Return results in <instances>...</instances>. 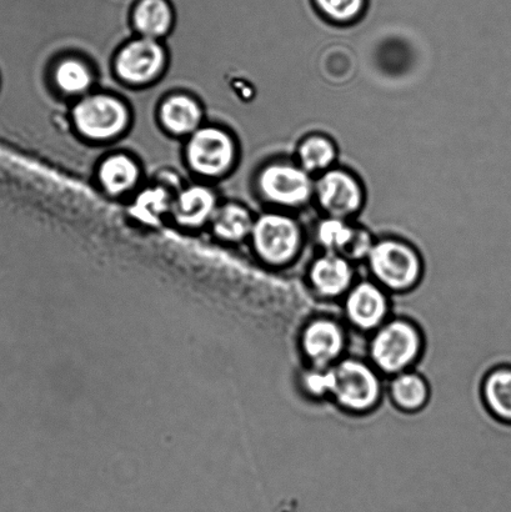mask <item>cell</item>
<instances>
[{"label": "cell", "instance_id": "4fadbf2b", "mask_svg": "<svg viewBox=\"0 0 511 512\" xmlns=\"http://www.w3.org/2000/svg\"><path fill=\"white\" fill-rule=\"evenodd\" d=\"M353 279L354 271L350 260L339 254L325 252L310 265V285L324 298L347 295L352 289Z\"/></svg>", "mask_w": 511, "mask_h": 512}, {"label": "cell", "instance_id": "6da1fadb", "mask_svg": "<svg viewBox=\"0 0 511 512\" xmlns=\"http://www.w3.org/2000/svg\"><path fill=\"white\" fill-rule=\"evenodd\" d=\"M422 331L407 319L387 320L374 331L369 356L375 369L388 375L410 370L422 355Z\"/></svg>", "mask_w": 511, "mask_h": 512}, {"label": "cell", "instance_id": "44dd1931", "mask_svg": "<svg viewBox=\"0 0 511 512\" xmlns=\"http://www.w3.org/2000/svg\"><path fill=\"white\" fill-rule=\"evenodd\" d=\"M55 85L70 97H84L93 87L94 77L88 64L77 58L60 60L53 73Z\"/></svg>", "mask_w": 511, "mask_h": 512}, {"label": "cell", "instance_id": "603a6c76", "mask_svg": "<svg viewBox=\"0 0 511 512\" xmlns=\"http://www.w3.org/2000/svg\"><path fill=\"white\" fill-rule=\"evenodd\" d=\"M313 8L324 20L347 25L358 22L367 12L369 0H310Z\"/></svg>", "mask_w": 511, "mask_h": 512}, {"label": "cell", "instance_id": "30bf717a", "mask_svg": "<svg viewBox=\"0 0 511 512\" xmlns=\"http://www.w3.org/2000/svg\"><path fill=\"white\" fill-rule=\"evenodd\" d=\"M344 309L349 323L355 328L375 331L388 319L390 303L387 291L374 281H360L345 296Z\"/></svg>", "mask_w": 511, "mask_h": 512}, {"label": "cell", "instance_id": "9a60e30c", "mask_svg": "<svg viewBox=\"0 0 511 512\" xmlns=\"http://www.w3.org/2000/svg\"><path fill=\"white\" fill-rule=\"evenodd\" d=\"M203 109L187 94H174L160 104L159 120L169 133L189 137L202 127Z\"/></svg>", "mask_w": 511, "mask_h": 512}, {"label": "cell", "instance_id": "2e32d148", "mask_svg": "<svg viewBox=\"0 0 511 512\" xmlns=\"http://www.w3.org/2000/svg\"><path fill=\"white\" fill-rule=\"evenodd\" d=\"M98 179L110 195H123L137 187L140 168L129 155L113 154L99 164Z\"/></svg>", "mask_w": 511, "mask_h": 512}, {"label": "cell", "instance_id": "7a4b0ae2", "mask_svg": "<svg viewBox=\"0 0 511 512\" xmlns=\"http://www.w3.org/2000/svg\"><path fill=\"white\" fill-rule=\"evenodd\" d=\"M330 396L339 408L352 414L373 410L382 398V381L377 369L363 360L348 358L330 366Z\"/></svg>", "mask_w": 511, "mask_h": 512}, {"label": "cell", "instance_id": "5bb4252c", "mask_svg": "<svg viewBox=\"0 0 511 512\" xmlns=\"http://www.w3.org/2000/svg\"><path fill=\"white\" fill-rule=\"evenodd\" d=\"M219 207L217 195L205 185L183 189L172 203L175 220L184 227L197 228L212 220Z\"/></svg>", "mask_w": 511, "mask_h": 512}, {"label": "cell", "instance_id": "52a82bcc", "mask_svg": "<svg viewBox=\"0 0 511 512\" xmlns=\"http://www.w3.org/2000/svg\"><path fill=\"white\" fill-rule=\"evenodd\" d=\"M258 190L265 202L282 208H300L314 195V183L309 173L288 162H274L260 170Z\"/></svg>", "mask_w": 511, "mask_h": 512}, {"label": "cell", "instance_id": "3957f363", "mask_svg": "<svg viewBox=\"0 0 511 512\" xmlns=\"http://www.w3.org/2000/svg\"><path fill=\"white\" fill-rule=\"evenodd\" d=\"M368 263L377 283L397 293L413 289L422 279V258L402 240L383 239L374 243Z\"/></svg>", "mask_w": 511, "mask_h": 512}, {"label": "cell", "instance_id": "e0dca14e", "mask_svg": "<svg viewBox=\"0 0 511 512\" xmlns=\"http://www.w3.org/2000/svg\"><path fill=\"white\" fill-rule=\"evenodd\" d=\"M254 222L250 210L238 203L220 205L210 220L214 234L225 242H242L250 237Z\"/></svg>", "mask_w": 511, "mask_h": 512}, {"label": "cell", "instance_id": "9c48e42d", "mask_svg": "<svg viewBox=\"0 0 511 512\" xmlns=\"http://www.w3.org/2000/svg\"><path fill=\"white\" fill-rule=\"evenodd\" d=\"M167 64V52L159 40L139 37L120 48L114 70L124 83L144 85L154 82Z\"/></svg>", "mask_w": 511, "mask_h": 512}, {"label": "cell", "instance_id": "8fae6325", "mask_svg": "<svg viewBox=\"0 0 511 512\" xmlns=\"http://www.w3.org/2000/svg\"><path fill=\"white\" fill-rule=\"evenodd\" d=\"M345 333L337 321L318 318L305 326L300 336L305 358L313 368L327 369L337 364L345 349Z\"/></svg>", "mask_w": 511, "mask_h": 512}, {"label": "cell", "instance_id": "cb8c5ba5", "mask_svg": "<svg viewBox=\"0 0 511 512\" xmlns=\"http://www.w3.org/2000/svg\"><path fill=\"white\" fill-rule=\"evenodd\" d=\"M303 385L310 395L317 396V398L330 395V389H332L330 368L309 370L304 375Z\"/></svg>", "mask_w": 511, "mask_h": 512}, {"label": "cell", "instance_id": "5b68a950", "mask_svg": "<svg viewBox=\"0 0 511 512\" xmlns=\"http://www.w3.org/2000/svg\"><path fill=\"white\" fill-rule=\"evenodd\" d=\"M250 238L259 258L270 265H287L302 250V229L293 218L282 213L260 215L255 219Z\"/></svg>", "mask_w": 511, "mask_h": 512}, {"label": "cell", "instance_id": "7402d4cb", "mask_svg": "<svg viewBox=\"0 0 511 512\" xmlns=\"http://www.w3.org/2000/svg\"><path fill=\"white\" fill-rule=\"evenodd\" d=\"M337 159V148L324 135L313 134L304 138L298 147V162L305 172L324 173Z\"/></svg>", "mask_w": 511, "mask_h": 512}, {"label": "cell", "instance_id": "ba28073f", "mask_svg": "<svg viewBox=\"0 0 511 512\" xmlns=\"http://www.w3.org/2000/svg\"><path fill=\"white\" fill-rule=\"evenodd\" d=\"M314 197L329 218L348 220L364 204V190L359 180L344 169H329L314 183Z\"/></svg>", "mask_w": 511, "mask_h": 512}, {"label": "cell", "instance_id": "ffe728a7", "mask_svg": "<svg viewBox=\"0 0 511 512\" xmlns=\"http://www.w3.org/2000/svg\"><path fill=\"white\" fill-rule=\"evenodd\" d=\"M483 399L495 419L511 425V365L489 371L483 381Z\"/></svg>", "mask_w": 511, "mask_h": 512}, {"label": "cell", "instance_id": "ac0fdd59", "mask_svg": "<svg viewBox=\"0 0 511 512\" xmlns=\"http://www.w3.org/2000/svg\"><path fill=\"white\" fill-rule=\"evenodd\" d=\"M173 10L167 0H142L133 14V23L139 37L159 40L173 27Z\"/></svg>", "mask_w": 511, "mask_h": 512}, {"label": "cell", "instance_id": "8992f818", "mask_svg": "<svg viewBox=\"0 0 511 512\" xmlns=\"http://www.w3.org/2000/svg\"><path fill=\"white\" fill-rule=\"evenodd\" d=\"M237 147L227 130L219 127H200L189 135L185 158L194 173L205 178L222 177L233 167Z\"/></svg>", "mask_w": 511, "mask_h": 512}, {"label": "cell", "instance_id": "d6986e66", "mask_svg": "<svg viewBox=\"0 0 511 512\" xmlns=\"http://www.w3.org/2000/svg\"><path fill=\"white\" fill-rule=\"evenodd\" d=\"M390 396L399 410L417 413L427 406L430 399L428 381L413 370L394 375L390 384Z\"/></svg>", "mask_w": 511, "mask_h": 512}, {"label": "cell", "instance_id": "277c9868", "mask_svg": "<svg viewBox=\"0 0 511 512\" xmlns=\"http://www.w3.org/2000/svg\"><path fill=\"white\" fill-rule=\"evenodd\" d=\"M73 123L85 139L92 142H110L129 127L127 105L114 95L87 94L74 105Z\"/></svg>", "mask_w": 511, "mask_h": 512}, {"label": "cell", "instance_id": "7c38bea8", "mask_svg": "<svg viewBox=\"0 0 511 512\" xmlns=\"http://www.w3.org/2000/svg\"><path fill=\"white\" fill-rule=\"evenodd\" d=\"M317 240L325 252L342 255L350 261L368 259L374 245L367 229L354 227L347 220L337 218L319 223Z\"/></svg>", "mask_w": 511, "mask_h": 512}]
</instances>
